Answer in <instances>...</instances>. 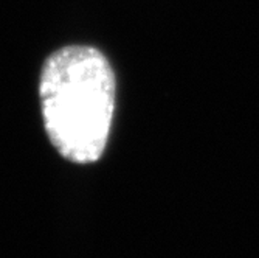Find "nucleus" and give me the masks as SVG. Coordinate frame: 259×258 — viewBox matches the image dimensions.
<instances>
[{
    "label": "nucleus",
    "instance_id": "1",
    "mask_svg": "<svg viewBox=\"0 0 259 258\" xmlns=\"http://www.w3.org/2000/svg\"><path fill=\"white\" fill-rule=\"evenodd\" d=\"M116 81L95 47L68 45L42 65L39 98L44 126L58 153L75 163L103 156L115 110Z\"/></svg>",
    "mask_w": 259,
    "mask_h": 258
}]
</instances>
